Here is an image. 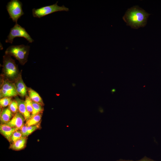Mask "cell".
<instances>
[{"mask_svg":"<svg viewBox=\"0 0 161 161\" xmlns=\"http://www.w3.org/2000/svg\"><path fill=\"white\" fill-rule=\"evenodd\" d=\"M150 15L139 7L135 6L128 10L123 19L127 25L138 29L145 25Z\"/></svg>","mask_w":161,"mask_h":161,"instance_id":"cell-1","label":"cell"},{"mask_svg":"<svg viewBox=\"0 0 161 161\" xmlns=\"http://www.w3.org/2000/svg\"><path fill=\"white\" fill-rule=\"evenodd\" d=\"M11 56L6 54L3 56L2 75L9 80L14 82L20 72L15 60Z\"/></svg>","mask_w":161,"mask_h":161,"instance_id":"cell-2","label":"cell"},{"mask_svg":"<svg viewBox=\"0 0 161 161\" xmlns=\"http://www.w3.org/2000/svg\"><path fill=\"white\" fill-rule=\"evenodd\" d=\"M30 46L21 44L9 46L5 51V54L13 56L20 64L24 65L27 61Z\"/></svg>","mask_w":161,"mask_h":161,"instance_id":"cell-3","label":"cell"},{"mask_svg":"<svg viewBox=\"0 0 161 161\" xmlns=\"http://www.w3.org/2000/svg\"><path fill=\"white\" fill-rule=\"evenodd\" d=\"M58 1L52 5L47 6L37 9H33L32 14L33 16L34 17L40 18L55 12L69 11V9L64 5L61 6L58 5Z\"/></svg>","mask_w":161,"mask_h":161,"instance_id":"cell-4","label":"cell"},{"mask_svg":"<svg viewBox=\"0 0 161 161\" xmlns=\"http://www.w3.org/2000/svg\"><path fill=\"white\" fill-rule=\"evenodd\" d=\"M22 7V3L18 0H11L6 6L10 18L16 23H17L18 19L24 14Z\"/></svg>","mask_w":161,"mask_h":161,"instance_id":"cell-5","label":"cell"},{"mask_svg":"<svg viewBox=\"0 0 161 161\" xmlns=\"http://www.w3.org/2000/svg\"><path fill=\"white\" fill-rule=\"evenodd\" d=\"M17 37L24 38L30 43H32L34 41V40L24 28L17 23L11 29L5 42L12 44L14 38Z\"/></svg>","mask_w":161,"mask_h":161,"instance_id":"cell-6","label":"cell"},{"mask_svg":"<svg viewBox=\"0 0 161 161\" xmlns=\"http://www.w3.org/2000/svg\"><path fill=\"white\" fill-rule=\"evenodd\" d=\"M1 80V98L4 97H12L17 96L18 94L14 82L9 80L3 76Z\"/></svg>","mask_w":161,"mask_h":161,"instance_id":"cell-7","label":"cell"},{"mask_svg":"<svg viewBox=\"0 0 161 161\" xmlns=\"http://www.w3.org/2000/svg\"><path fill=\"white\" fill-rule=\"evenodd\" d=\"M25 119L18 111L14 114L11 120L5 124L11 127L20 129L24 126Z\"/></svg>","mask_w":161,"mask_h":161,"instance_id":"cell-8","label":"cell"},{"mask_svg":"<svg viewBox=\"0 0 161 161\" xmlns=\"http://www.w3.org/2000/svg\"><path fill=\"white\" fill-rule=\"evenodd\" d=\"M13 82L18 95L22 97H26L27 95V88L22 79L21 73Z\"/></svg>","mask_w":161,"mask_h":161,"instance_id":"cell-9","label":"cell"},{"mask_svg":"<svg viewBox=\"0 0 161 161\" xmlns=\"http://www.w3.org/2000/svg\"><path fill=\"white\" fill-rule=\"evenodd\" d=\"M18 129L11 127L5 124H1L0 126V132L9 142H11V138L13 133Z\"/></svg>","mask_w":161,"mask_h":161,"instance_id":"cell-10","label":"cell"},{"mask_svg":"<svg viewBox=\"0 0 161 161\" xmlns=\"http://www.w3.org/2000/svg\"><path fill=\"white\" fill-rule=\"evenodd\" d=\"M15 100L18 103V111L24 116L27 121L30 117L31 114L27 110L25 101L20 99L17 96L15 97Z\"/></svg>","mask_w":161,"mask_h":161,"instance_id":"cell-11","label":"cell"},{"mask_svg":"<svg viewBox=\"0 0 161 161\" xmlns=\"http://www.w3.org/2000/svg\"><path fill=\"white\" fill-rule=\"evenodd\" d=\"M13 116V114L8 107L2 109L0 113V120L1 124H6L7 123Z\"/></svg>","mask_w":161,"mask_h":161,"instance_id":"cell-12","label":"cell"},{"mask_svg":"<svg viewBox=\"0 0 161 161\" xmlns=\"http://www.w3.org/2000/svg\"><path fill=\"white\" fill-rule=\"evenodd\" d=\"M27 141V137H22L13 143L10 148L13 150L19 151L23 149L25 147Z\"/></svg>","mask_w":161,"mask_h":161,"instance_id":"cell-13","label":"cell"},{"mask_svg":"<svg viewBox=\"0 0 161 161\" xmlns=\"http://www.w3.org/2000/svg\"><path fill=\"white\" fill-rule=\"evenodd\" d=\"M27 92L29 97L32 101L40 104L43 106L44 105L42 98L37 92L30 88H27Z\"/></svg>","mask_w":161,"mask_h":161,"instance_id":"cell-14","label":"cell"},{"mask_svg":"<svg viewBox=\"0 0 161 161\" xmlns=\"http://www.w3.org/2000/svg\"><path fill=\"white\" fill-rule=\"evenodd\" d=\"M42 113L38 114L35 116L30 117L26 121V124L27 126L36 125L41 121L42 117Z\"/></svg>","mask_w":161,"mask_h":161,"instance_id":"cell-15","label":"cell"},{"mask_svg":"<svg viewBox=\"0 0 161 161\" xmlns=\"http://www.w3.org/2000/svg\"><path fill=\"white\" fill-rule=\"evenodd\" d=\"M32 105L33 110L30 117L38 114L42 113L44 110L43 106L33 101H32Z\"/></svg>","mask_w":161,"mask_h":161,"instance_id":"cell-16","label":"cell"},{"mask_svg":"<svg viewBox=\"0 0 161 161\" xmlns=\"http://www.w3.org/2000/svg\"><path fill=\"white\" fill-rule=\"evenodd\" d=\"M12 101L11 97H4L0 100V107L1 108H5L9 105Z\"/></svg>","mask_w":161,"mask_h":161,"instance_id":"cell-17","label":"cell"},{"mask_svg":"<svg viewBox=\"0 0 161 161\" xmlns=\"http://www.w3.org/2000/svg\"><path fill=\"white\" fill-rule=\"evenodd\" d=\"M25 103L27 110L31 114L33 110L32 101L27 95L25 97Z\"/></svg>","mask_w":161,"mask_h":161,"instance_id":"cell-18","label":"cell"},{"mask_svg":"<svg viewBox=\"0 0 161 161\" xmlns=\"http://www.w3.org/2000/svg\"><path fill=\"white\" fill-rule=\"evenodd\" d=\"M8 107L13 114H16L18 111V103L15 100H12Z\"/></svg>","mask_w":161,"mask_h":161,"instance_id":"cell-19","label":"cell"},{"mask_svg":"<svg viewBox=\"0 0 161 161\" xmlns=\"http://www.w3.org/2000/svg\"><path fill=\"white\" fill-rule=\"evenodd\" d=\"M22 137L21 131L18 130L15 131L13 134L11 138V141L13 143Z\"/></svg>","mask_w":161,"mask_h":161,"instance_id":"cell-20","label":"cell"},{"mask_svg":"<svg viewBox=\"0 0 161 161\" xmlns=\"http://www.w3.org/2000/svg\"><path fill=\"white\" fill-rule=\"evenodd\" d=\"M27 127V126L25 124L20 129L23 137H26L30 135L28 131Z\"/></svg>","mask_w":161,"mask_h":161,"instance_id":"cell-21","label":"cell"},{"mask_svg":"<svg viewBox=\"0 0 161 161\" xmlns=\"http://www.w3.org/2000/svg\"><path fill=\"white\" fill-rule=\"evenodd\" d=\"M39 127L38 125L27 126V129L28 133L30 134L32 133L38 129Z\"/></svg>","mask_w":161,"mask_h":161,"instance_id":"cell-22","label":"cell"},{"mask_svg":"<svg viewBox=\"0 0 161 161\" xmlns=\"http://www.w3.org/2000/svg\"><path fill=\"white\" fill-rule=\"evenodd\" d=\"M124 161H156L146 157H145L137 161H134L132 160H124Z\"/></svg>","mask_w":161,"mask_h":161,"instance_id":"cell-23","label":"cell"},{"mask_svg":"<svg viewBox=\"0 0 161 161\" xmlns=\"http://www.w3.org/2000/svg\"><path fill=\"white\" fill-rule=\"evenodd\" d=\"M116 91V89H112L111 90V92L112 93V94H113V93L114 92H115Z\"/></svg>","mask_w":161,"mask_h":161,"instance_id":"cell-24","label":"cell"},{"mask_svg":"<svg viewBox=\"0 0 161 161\" xmlns=\"http://www.w3.org/2000/svg\"><path fill=\"white\" fill-rule=\"evenodd\" d=\"M116 161H124V160L122 159H120Z\"/></svg>","mask_w":161,"mask_h":161,"instance_id":"cell-25","label":"cell"}]
</instances>
